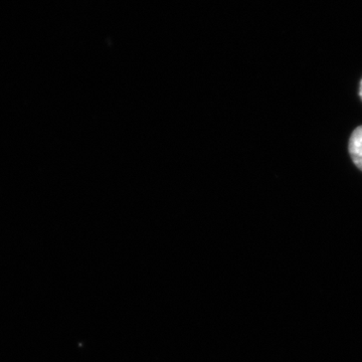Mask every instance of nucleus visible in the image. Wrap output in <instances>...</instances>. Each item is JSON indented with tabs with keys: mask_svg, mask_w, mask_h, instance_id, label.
I'll return each mask as SVG.
<instances>
[{
	"mask_svg": "<svg viewBox=\"0 0 362 362\" xmlns=\"http://www.w3.org/2000/svg\"><path fill=\"white\" fill-rule=\"evenodd\" d=\"M349 149L352 161L362 171V126L357 127L350 136Z\"/></svg>",
	"mask_w": 362,
	"mask_h": 362,
	"instance_id": "1",
	"label": "nucleus"
},
{
	"mask_svg": "<svg viewBox=\"0 0 362 362\" xmlns=\"http://www.w3.org/2000/svg\"><path fill=\"white\" fill-rule=\"evenodd\" d=\"M359 96H361L362 99V80L361 82V90H359Z\"/></svg>",
	"mask_w": 362,
	"mask_h": 362,
	"instance_id": "2",
	"label": "nucleus"
}]
</instances>
